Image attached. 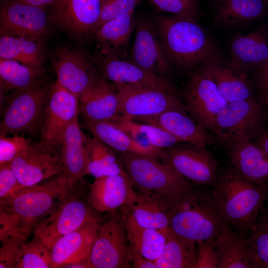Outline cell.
Here are the masks:
<instances>
[{
  "mask_svg": "<svg viewBox=\"0 0 268 268\" xmlns=\"http://www.w3.org/2000/svg\"><path fill=\"white\" fill-rule=\"evenodd\" d=\"M210 191L224 219L240 231L250 230L268 200V193L243 177L232 164L218 170Z\"/></svg>",
  "mask_w": 268,
  "mask_h": 268,
  "instance_id": "3957f363",
  "label": "cell"
},
{
  "mask_svg": "<svg viewBox=\"0 0 268 268\" xmlns=\"http://www.w3.org/2000/svg\"><path fill=\"white\" fill-rule=\"evenodd\" d=\"M157 10L173 15L198 17L200 7L199 0H149Z\"/></svg>",
  "mask_w": 268,
  "mask_h": 268,
  "instance_id": "7bdbcfd3",
  "label": "cell"
},
{
  "mask_svg": "<svg viewBox=\"0 0 268 268\" xmlns=\"http://www.w3.org/2000/svg\"><path fill=\"white\" fill-rule=\"evenodd\" d=\"M130 248L122 216L112 218L99 224L88 262L92 268H131Z\"/></svg>",
  "mask_w": 268,
  "mask_h": 268,
  "instance_id": "30bf717a",
  "label": "cell"
},
{
  "mask_svg": "<svg viewBox=\"0 0 268 268\" xmlns=\"http://www.w3.org/2000/svg\"><path fill=\"white\" fill-rule=\"evenodd\" d=\"M52 63L57 81L79 99L100 78L93 60L80 50L58 49Z\"/></svg>",
  "mask_w": 268,
  "mask_h": 268,
  "instance_id": "2e32d148",
  "label": "cell"
},
{
  "mask_svg": "<svg viewBox=\"0 0 268 268\" xmlns=\"http://www.w3.org/2000/svg\"><path fill=\"white\" fill-rule=\"evenodd\" d=\"M8 165L25 187L38 184L62 172L60 154L48 150L39 143L32 144Z\"/></svg>",
  "mask_w": 268,
  "mask_h": 268,
  "instance_id": "d6986e66",
  "label": "cell"
},
{
  "mask_svg": "<svg viewBox=\"0 0 268 268\" xmlns=\"http://www.w3.org/2000/svg\"><path fill=\"white\" fill-rule=\"evenodd\" d=\"M135 35L129 60L146 70L166 76L173 66L160 41L153 18H136Z\"/></svg>",
  "mask_w": 268,
  "mask_h": 268,
  "instance_id": "9a60e30c",
  "label": "cell"
},
{
  "mask_svg": "<svg viewBox=\"0 0 268 268\" xmlns=\"http://www.w3.org/2000/svg\"><path fill=\"white\" fill-rule=\"evenodd\" d=\"M231 164L245 178L268 193V156L250 140L228 147Z\"/></svg>",
  "mask_w": 268,
  "mask_h": 268,
  "instance_id": "4316f807",
  "label": "cell"
},
{
  "mask_svg": "<svg viewBox=\"0 0 268 268\" xmlns=\"http://www.w3.org/2000/svg\"><path fill=\"white\" fill-rule=\"evenodd\" d=\"M195 268H217L215 249L216 246L210 242H199Z\"/></svg>",
  "mask_w": 268,
  "mask_h": 268,
  "instance_id": "7dc6e473",
  "label": "cell"
},
{
  "mask_svg": "<svg viewBox=\"0 0 268 268\" xmlns=\"http://www.w3.org/2000/svg\"><path fill=\"white\" fill-rule=\"evenodd\" d=\"M87 138L81 131L76 116L66 129L59 147L62 172L67 176L71 189L87 175Z\"/></svg>",
  "mask_w": 268,
  "mask_h": 268,
  "instance_id": "603a6c76",
  "label": "cell"
},
{
  "mask_svg": "<svg viewBox=\"0 0 268 268\" xmlns=\"http://www.w3.org/2000/svg\"><path fill=\"white\" fill-rule=\"evenodd\" d=\"M130 260L134 268H157L154 261L145 258L131 246Z\"/></svg>",
  "mask_w": 268,
  "mask_h": 268,
  "instance_id": "681fc988",
  "label": "cell"
},
{
  "mask_svg": "<svg viewBox=\"0 0 268 268\" xmlns=\"http://www.w3.org/2000/svg\"><path fill=\"white\" fill-rule=\"evenodd\" d=\"M256 138L254 144L268 156V130L262 131Z\"/></svg>",
  "mask_w": 268,
  "mask_h": 268,
  "instance_id": "f907efd6",
  "label": "cell"
},
{
  "mask_svg": "<svg viewBox=\"0 0 268 268\" xmlns=\"http://www.w3.org/2000/svg\"><path fill=\"white\" fill-rule=\"evenodd\" d=\"M268 5V0H264Z\"/></svg>",
  "mask_w": 268,
  "mask_h": 268,
  "instance_id": "9f6ffc18",
  "label": "cell"
},
{
  "mask_svg": "<svg viewBox=\"0 0 268 268\" xmlns=\"http://www.w3.org/2000/svg\"><path fill=\"white\" fill-rule=\"evenodd\" d=\"M168 198L169 228L177 235L196 243L210 242L217 247L232 234L210 190L194 186Z\"/></svg>",
  "mask_w": 268,
  "mask_h": 268,
  "instance_id": "6da1fadb",
  "label": "cell"
},
{
  "mask_svg": "<svg viewBox=\"0 0 268 268\" xmlns=\"http://www.w3.org/2000/svg\"><path fill=\"white\" fill-rule=\"evenodd\" d=\"M102 0H57L52 5L51 20L78 38L92 35L100 16Z\"/></svg>",
  "mask_w": 268,
  "mask_h": 268,
  "instance_id": "ac0fdd59",
  "label": "cell"
},
{
  "mask_svg": "<svg viewBox=\"0 0 268 268\" xmlns=\"http://www.w3.org/2000/svg\"><path fill=\"white\" fill-rule=\"evenodd\" d=\"M161 160L198 186L211 187L218 172L217 162L206 147L176 144L164 149Z\"/></svg>",
  "mask_w": 268,
  "mask_h": 268,
  "instance_id": "4fadbf2b",
  "label": "cell"
},
{
  "mask_svg": "<svg viewBox=\"0 0 268 268\" xmlns=\"http://www.w3.org/2000/svg\"><path fill=\"white\" fill-rule=\"evenodd\" d=\"M92 208L78 197L69 194L48 217L36 226L34 238L51 251L60 238L97 218Z\"/></svg>",
  "mask_w": 268,
  "mask_h": 268,
  "instance_id": "ba28073f",
  "label": "cell"
},
{
  "mask_svg": "<svg viewBox=\"0 0 268 268\" xmlns=\"http://www.w3.org/2000/svg\"><path fill=\"white\" fill-rule=\"evenodd\" d=\"M35 41L1 35L0 58L18 62L33 68L41 74L44 57L41 46Z\"/></svg>",
  "mask_w": 268,
  "mask_h": 268,
  "instance_id": "d590c367",
  "label": "cell"
},
{
  "mask_svg": "<svg viewBox=\"0 0 268 268\" xmlns=\"http://www.w3.org/2000/svg\"><path fill=\"white\" fill-rule=\"evenodd\" d=\"M266 108H267V111H266V112L267 117L268 118V104L266 105Z\"/></svg>",
  "mask_w": 268,
  "mask_h": 268,
  "instance_id": "db71d44e",
  "label": "cell"
},
{
  "mask_svg": "<svg viewBox=\"0 0 268 268\" xmlns=\"http://www.w3.org/2000/svg\"><path fill=\"white\" fill-rule=\"evenodd\" d=\"M99 224L96 218L58 240L50 251L52 267L88 262Z\"/></svg>",
  "mask_w": 268,
  "mask_h": 268,
  "instance_id": "7402d4cb",
  "label": "cell"
},
{
  "mask_svg": "<svg viewBox=\"0 0 268 268\" xmlns=\"http://www.w3.org/2000/svg\"><path fill=\"white\" fill-rule=\"evenodd\" d=\"M262 100L265 105L268 104V95L266 96Z\"/></svg>",
  "mask_w": 268,
  "mask_h": 268,
  "instance_id": "f5cc1de1",
  "label": "cell"
},
{
  "mask_svg": "<svg viewBox=\"0 0 268 268\" xmlns=\"http://www.w3.org/2000/svg\"></svg>",
  "mask_w": 268,
  "mask_h": 268,
  "instance_id": "6f0895ef",
  "label": "cell"
},
{
  "mask_svg": "<svg viewBox=\"0 0 268 268\" xmlns=\"http://www.w3.org/2000/svg\"><path fill=\"white\" fill-rule=\"evenodd\" d=\"M134 11L103 24L92 34L103 54L125 59L129 54L130 41L134 29Z\"/></svg>",
  "mask_w": 268,
  "mask_h": 268,
  "instance_id": "83f0119b",
  "label": "cell"
},
{
  "mask_svg": "<svg viewBox=\"0 0 268 268\" xmlns=\"http://www.w3.org/2000/svg\"><path fill=\"white\" fill-rule=\"evenodd\" d=\"M186 112L185 110L171 109L158 115L133 120L158 126L182 142L202 147L212 143V139L207 131Z\"/></svg>",
  "mask_w": 268,
  "mask_h": 268,
  "instance_id": "d4e9b609",
  "label": "cell"
},
{
  "mask_svg": "<svg viewBox=\"0 0 268 268\" xmlns=\"http://www.w3.org/2000/svg\"><path fill=\"white\" fill-rule=\"evenodd\" d=\"M153 19L172 65L190 72L204 64L222 60L212 39L197 18L172 15Z\"/></svg>",
  "mask_w": 268,
  "mask_h": 268,
  "instance_id": "7a4b0ae2",
  "label": "cell"
},
{
  "mask_svg": "<svg viewBox=\"0 0 268 268\" xmlns=\"http://www.w3.org/2000/svg\"><path fill=\"white\" fill-rule=\"evenodd\" d=\"M40 75L33 68L14 60L0 58V86L16 91L35 84Z\"/></svg>",
  "mask_w": 268,
  "mask_h": 268,
  "instance_id": "74e56055",
  "label": "cell"
},
{
  "mask_svg": "<svg viewBox=\"0 0 268 268\" xmlns=\"http://www.w3.org/2000/svg\"><path fill=\"white\" fill-rule=\"evenodd\" d=\"M88 159L87 174L97 178L127 173L114 150L95 137L87 138Z\"/></svg>",
  "mask_w": 268,
  "mask_h": 268,
  "instance_id": "8d00e7d4",
  "label": "cell"
},
{
  "mask_svg": "<svg viewBox=\"0 0 268 268\" xmlns=\"http://www.w3.org/2000/svg\"><path fill=\"white\" fill-rule=\"evenodd\" d=\"M32 144L29 139L18 134H14L11 136L0 134V166L9 164Z\"/></svg>",
  "mask_w": 268,
  "mask_h": 268,
  "instance_id": "b9f144b4",
  "label": "cell"
},
{
  "mask_svg": "<svg viewBox=\"0 0 268 268\" xmlns=\"http://www.w3.org/2000/svg\"><path fill=\"white\" fill-rule=\"evenodd\" d=\"M131 204L123 207L139 225L156 229L169 228L168 198L138 190Z\"/></svg>",
  "mask_w": 268,
  "mask_h": 268,
  "instance_id": "f1b7e54d",
  "label": "cell"
},
{
  "mask_svg": "<svg viewBox=\"0 0 268 268\" xmlns=\"http://www.w3.org/2000/svg\"><path fill=\"white\" fill-rule=\"evenodd\" d=\"M122 216L130 246L145 258L155 262L163 250L169 228L142 227L125 211Z\"/></svg>",
  "mask_w": 268,
  "mask_h": 268,
  "instance_id": "1f68e13d",
  "label": "cell"
},
{
  "mask_svg": "<svg viewBox=\"0 0 268 268\" xmlns=\"http://www.w3.org/2000/svg\"><path fill=\"white\" fill-rule=\"evenodd\" d=\"M247 232L237 230L215 248L217 268H259Z\"/></svg>",
  "mask_w": 268,
  "mask_h": 268,
  "instance_id": "4dcf8cb0",
  "label": "cell"
},
{
  "mask_svg": "<svg viewBox=\"0 0 268 268\" xmlns=\"http://www.w3.org/2000/svg\"><path fill=\"white\" fill-rule=\"evenodd\" d=\"M266 117L255 97L228 102L217 115L212 132L217 141L228 147L257 137Z\"/></svg>",
  "mask_w": 268,
  "mask_h": 268,
  "instance_id": "8992f818",
  "label": "cell"
},
{
  "mask_svg": "<svg viewBox=\"0 0 268 268\" xmlns=\"http://www.w3.org/2000/svg\"><path fill=\"white\" fill-rule=\"evenodd\" d=\"M133 186L138 190L171 197L193 188L194 184L167 163L148 155L119 153Z\"/></svg>",
  "mask_w": 268,
  "mask_h": 268,
  "instance_id": "5b68a950",
  "label": "cell"
},
{
  "mask_svg": "<svg viewBox=\"0 0 268 268\" xmlns=\"http://www.w3.org/2000/svg\"><path fill=\"white\" fill-rule=\"evenodd\" d=\"M143 0H102L101 12L93 34L105 22L134 10Z\"/></svg>",
  "mask_w": 268,
  "mask_h": 268,
  "instance_id": "60d3db41",
  "label": "cell"
},
{
  "mask_svg": "<svg viewBox=\"0 0 268 268\" xmlns=\"http://www.w3.org/2000/svg\"><path fill=\"white\" fill-rule=\"evenodd\" d=\"M71 190L67 176L62 172L54 179L25 187L11 198L0 201V208L17 217L26 240L42 218L54 211Z\"/></svg>",
  "mask_w": 268,
  "mask_h": 268,
  "instance_id": "277c9868",
  "label": "cell"
},
{
  "mask_svg": "<svg viewBox=\"0 0 268 268\" xmlns=\"http://www.w3.org/2000/svg\"><path fill=\"white\" fill-rule=\"evenodd\" d=\"M78 114L79 98L56 81L51 88L45 109L39 144L56 151L66 129Z\"/></svg>",
  "mask_w": 268,
  "mask_h": 268,
  "instance_id": "9c48e42d",
  "label": "cell"
},
{
  "mask_svg": "<svg viewBox=\"0 0 268 268\" xmlns=\"http://www.w3.org/2000/svg\"><path fill=\"white\" fill-rule=\"evenodd\" d=\"M24 3L40 8H45L52 6L57 0H16Z\"/></svg>",
  "mask_w": 268,
  "mask_h": 268,
  "instance_id": "816d5d0a",
  "label": "cell"
},
{
  "mask_svg": "<svg viewBox=\"0 0 268 268\" xmlns=\"http://www.w3.org/2000/svg\"><path fill=\"white\" fill-rule=\"evenodd\" d=\"M200 67L214 82L227 102L254 97L253 85L249 73L230 64L225 65L222 60L204 64Z\"/></svg>",
  "mask_w": 268,
  "mask_h": 268,
  "instance_id": "484cf974",
  "label": "cell"
},
{
  "mask_svg": "<svg viewBox=\"0 0 268 268\" xmlns=\"http://www.w3.org/2000/svg\"><path fill=\"white\" fill-rule=\"evenodd\" d=\"M82 127L94 137L119 153L151 156L162 159L164 149L145 147L111 121H83Z\"/></svg>",
  "mask_w": 268,
  "mask_h": 268,
  "instance_id": "f546056e",
  "label": "cell"
},
{
  "mask_svg": "<svg viewBox=\"0 0 268 268\" xmlns=\"http://www.w3.org/2000/svg\"><path fill=\"white\" fill-rule=\"evenodd\" d=\"M249 232V239L254 248L259 268H268V209L264 206Z\"/></svg>",
  "mask_w": 268,
  "mask_h": 268,
  "instance_id": "f35d334b",
  "label": "cell"
},
{
  "mask_svg": "<svg viewBox=\"0 0 268 268\" xmlns=\"http://www.w3.org/2000/svg\"><path fill=\"white\" fill-rule=\"evenodd\" d=\"M254 87L263 100L268 95V60L256 70Z\"/></svg>",
  "mask_w": 268,
  "mask_h": 268,
  "instance_id": "c3c4849f",
  "label": "cell"
},
{
  "mask_svg": "<svg viewBox=\"0 0 268 268\" xmlns=\"http://www.w3.org/2000/svg\"><path fill=\"white\" fill-rule=\"evenodd\" d=\"M1 35L37 41L48 30L45 8L31 6L16 0L0 2Z\"/></svg>",
  "mask_w": 268,
  "mask_h": 268,
  "instance_id": "e0dca14e",
  "label": "cell"
},
{
  "mask_svg": "<svg viewBox=\"0 0 268 268\" xmlns=\"http://www.w3.org/2000/svg\"><path fill=\"white\" fill-rule=\"evenodd\" d=\"M120 100V116L130 119L158 115L171 109L185 110L177 94L148 87L116 86Z\"/></svg>",
  "mask_w": 268,
  "mask_h": 268,
  "instance_id": "8fae6325",
  "label": "cell"
},
{
  "mask_svg": "<svg viewBox=\"0 0 268 268\" xmlns=\"http://www.w3.org/2000/svg\"><path fill=\"white\" fill-rule=\"evenodd\" d=\"M50 90L39 81L27 88L17 91L0 122V134L7 135L35 131L43 118Z\"/></svg>",
  "mask_w": 268,
  "mask_h": 268,
  "instance_id": "52a82bcc",
  "label": "cell"
},
{
  "mask_svg": "<svg viewBox=\"0 0 268 268\" xmlns=\"http://www.w3.org/2000/svg\"><path fill=\"white\" fill-rule=\"evenodd\" d=\"M79 114L83 121H112L120 116L118 90L102 77L79 99Z\"/></svg>",
  "mask_w": 268,
  "mask_h": 268,
  "instance_id": "cb8c5ba5",
  "label": "cell"
},
{
  "mask_svg": "<svg viewBox=\"0 0 268 268\" xmlns=\"http://www.w3.org/2000/svg\"><path fill=\"white\" fill-rule=\"evenodd\" d=\"M268 5L264 0H224L215 17L225 26H236L258 20L265 16Z\"/></svg>",
  "mask_w": 268,
  "mask_h": 268,
  "instance_id": "e575fe53",
  "label": "cell"
},
{
  "mask_svg": "<svg viewBox=\"0 0 268 268\" xmlns=\"http://www.w3.org/2000/svg\"><path fill=\"white\" fill-rule=\"evenodd\" d=\"M25 187L8 165L0 166V201L11 198Z\"/></svg>",
  "mask_w": 268,
  "mask_h": 268,
  "instance_id": "bcb514c9",
  "label": "cell"
},
{
  "mask_svg": "<svg viewBox=\"0 0 268 268\" xmlns=\"http://www.w3.org/2000/svg\"><path fill=\"white\" fill-rule=\"evenodd\" d=\"M0 268H15L22 257L21 243L14 238L0 240Z\"/></svg>",
  "mask_w": 268,
  "mask_h": 268,
  "instance_id": "ee69618b",
  "label": "cell"
},
{
  "mask_svg": "<svg viewBox=\"0 0 268 268\" xmlns=\"http://www.w3.org/2000/svg\"><path fill=\"white\" fill-rule=\"evenodd\" d=\"M111 122L145 147L165 149L182 142L177 137L156 125L135 121L122 116Z\"/></svg>",
  "mask_w": 268,
  "mask_h": 268,
  "instance_id": "d6a6232c",
  "label": "cell"
},
{
  "mask_svg": "<svg viewBox=\"0 0 268 268\" xmlns=\"http://www.w3.org/2000/svg\"><path fill=\"white\" fill-rule=\"evenodd\" d=\"M135 191L127 173L95 178L89 188L88 201L98 212H114L128 205Z\"/></svg>",
  "mask_w": 268,
  "mask_h": 268,
  "instance_id": "ffe728a7",
  "label": "cell"
},
{
  "mask_svg": "<svg viewBox=\"0 0 268 268\" xmlns=\"http://www.w3.org/2000/svg\"><path fill=\"white\" fill-rule=\"evenodd\" d=\"M229 50L231 65L247 73L258 70L268 60V27L237 34Z\"/></svg>",
  "mask_w": 268,
  "mask_h": 268,
  "instance_id": "44dd1931",
  "label": "cell"
},
{
  "mask_svg": "<svg viewBox=\"0 0 268 268\" xmlns=\"http://www.w3.org/2000/svg\"><path fill=\"white\" fill-rule=\"evenodd\" d=\"M9 237L14 238L21 243L26 241L17 217L11 212L0 208V240Z\"/></svg>",
  "mask_w": 268,
  "mask_h": 268,
  "instance_id": "f6af8a7d",
  "label": "cell"
},
{
  "mask_svg": "<svg viewBox=\"0 0 268 268\" xmlns=\"http://www.w3.org/2000/svg\"><path fill=\"white\" fill-rule=\"evenodd\" d=\"M22 257L15 268H53L50 251L37 239L21 244Z\"/></svg>",
  "mask_w": 268,
  "mask_h": 268,
  "instance_id": "ab89813d",
  "label": "cell"
},
{
  "mask_svg": "<svg viewBox=\"0 0 268 268\" xmlns=\"http://www.w3.org/2000/svg\"><path fill=\"white\" fill-rule=\"evenodd\" d=\"M183 94L187 112L207 131H212L217 115L228 103L214 82L199 67L190 72Z\"/></svg>",
  "mask_w": 268,
  "mask_h": 268,
  "instance_id": "7c38bea8",
  "label": "cell"
},
{
  "mask_svg": "<svg viewBox=\"0 0 268 268\" xmlns=\"http://www.w3.org/2000/svg\"><path fill=\"white\" fill-rule=\"evenodd\" d=\"M93 61L102 77L116 86L153 87L178 94L167 77L149 72L129 60L106 55L98 52Z\"/></svg>",
  "mask_w": 268,
  "mask_h": 268,
  "instance_id": "5bb4252c",
  "label": "cell"
},
{
  "mask_svg": "<svg viewBox=\"0 0 268 268\" xmlns=\"http://www.w3.org/2000/svg\"><path fill=\"white\" fill-rule=\"evenodd\" d=\"M198 245L171 231L167 233L163 250L155 261L157 268H195Z\"/></svg>",
  "mask_w": 268,
  "mask_h": 268,
  "instance_id": "836d02e7",
  "label": "cell"
},
{
  "mask_svg": "<svg viewBox=\"0 0 268 268\" xmlns=\"http://www.w3.org/2000/svg\"><path fill=\"white\" fill-rule=\"evenodd\" d=\"M211 0L214 1H218H218H223L224 0Z\"/></svg>",
  "mask_w": 268,
  "mask_h": 268,
  "instance_id": "11a10c76",
  "label": "cell"
}]
</instances>
